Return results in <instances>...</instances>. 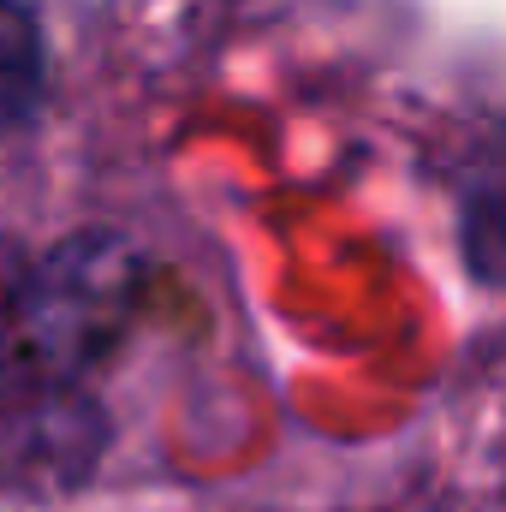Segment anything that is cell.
Here are the masks:
<instances>
[{"label": "cell", "mask_w": 506, "mask_h": 512, "mask_svg": "<svg viewBox=\"0 0 506 512\" xmlns=\"http://www.w3.org/2000/svg\"><path fill=\"white\" fill-rule=\"evenodd\" d=\"M137 304V256L114 239H72L12 292L6 352L36 382H66L102 364Z\"/></svg>", "instance_id": "1"}, {"label": "cell", "mask_w": 506, "mask_h": 512, "mask_svg": "<svg viewBox=\"0 0 506 512\" xmlns=\"http://www.w3.org/2000/svg\"><path fill=\"white\" fill-rule=\"evenodd\" d=\"M42 102V36L18 0H0V131L24 126Z\"/></svg>", "instance_id": "2"}]
</instances>
